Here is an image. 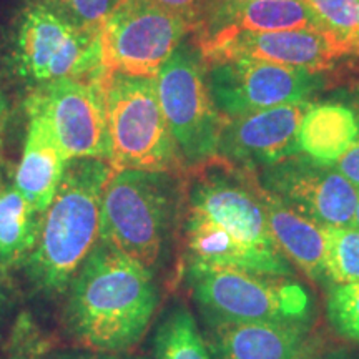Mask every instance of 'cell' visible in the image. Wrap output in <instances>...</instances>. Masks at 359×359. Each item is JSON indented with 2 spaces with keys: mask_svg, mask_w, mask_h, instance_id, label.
Returning <instances> with one entry per match:
<instances>
[{
  "mask_svg": "<svg viewBox=\"0 0 359 359\" xmlns=\"http://www.w3.org/2000/svg\"><path fill=\"white\" fill-rule=\"evenodd\" d=\"M320 19L323 29L356 52L359 0H304Z\"/></svg>",
  "mask_w": 359,
  "mask_h": 359,
  "instance_id": "24",
  "label": "cell"
},
{
  "mask_svg": "<svg viewBox=\"0 0 359 359\" xmlns=\"http://www.w3.org/2000/svg\"><path fill=\"white\" fill-rule=\"evenodd\" d=\"M72 24L102 32L103 24L122 0H39Z\"/></svg>",
  "mask_w": 359,
  "mask_h": 359,
  "instance_id": "26",
  "label": "cell"
},
{
  "mask_svg": "<svg viewBox=\"0 0 359 359\" xmlns=\"http://www.w3.org/2000/svg\"><path fill=\"white\" fill-rule=\"evenodd\" d=\"M268 228L278 250L309 280L326 281V226L296 212L263 187Z\"/></svg>",
  "mask_w": 359,
  "mask_h": 359,
  "instance_id": "19",
  "label": "cell"
},
{
  "mask_svg": "<svg viewBox=\"0 0 359 359\" xmlns=\"http://www.w3.org/2000/svg\"><path fill=\"white\" fill-rule=\"evenodd\" d=\"M206 82L224 118H235L286 103L308 102L321 87L320 72L269 64L253 58L205 64Z\"/></svg>",
  "mask_w": 359,
  "mask_h": 359,
  "instance_id": "10",
  "label": "cell"
},
{
  "mask_svg": "<svg viewBox=\"0 0 359 359\" xmlns=\"http://www.w3.org/2000/svg\"><path fill=\"white\" fill-rule=\"evenodd\" d=\"M334 167L359 190V137L358 140L349 147L346 154L336 161Z\"/></svg>",
  "mask_w": 359,
  "mask_h": 359,
  "instance_id": "28",
  "label": "cell"
},
{
  "mask_svg": "<svg viewBox=\"0 0 359 359\" xmlns=\"http://www.w3.org/2000/svg\"><path fill=\"white\" fill-rule=\"evenodd\" d=\"M12 58L19 77L35 88L60 80L105 82L109 77L102 32L72 24L39 0L17 20Z\"/></svg>",
  "mask_w": 359,
  "mask_h": 359,
  "instance_id": "6",
  "label": "cell"
},
{
  "mask_svg": "<svg viewBox=\"0 0 359 359\" xmlns=\"http://www.w3.org/2000/svg\"><path fill=\"white\" fill-rule=\"evenodd\" d=\"M25 110L29 116L27 135L13 187L39 212L45 213L60 187L70 160L62 150L50 118L35 92L27 98Z\"/></svg>",
  "mask_w": 359,
  "mask_h": 359,
  "instance_id": "17",
  "label": "cell"
},
{
  "mask_svg": "<svg viewBox=\"0 0 359 359\" xmlns=\"http://www.w3.org/2000/svg\"><path fill=\"white\" fill-rule=\"evenodd\" d=\"M320 359H359V353L346 348L327 349V351L323 353V356Z\"/></svg>",
  "mask_w": 359,
  "mask_h": 359,
  "instance_id": "31",
  "label": "cell"
},
{
  "mask_svg": "<svg viewBox=\"0 0 359 359\" xmlns=\"http://www.w3.org/2000/svg\"><path fill=\"white\" fill-rule=\"evenodd\" d=\"M57 359H148V358L135 356V354H130V353L88 351V353H65V354H60Z\"/></svg>",
  "mask_w": 359,
  "mask_h": 359,
  "instance_id": "29",
  "label": "cell"
},
{
  "mask_svg": "<svg viewBox=\"0 0 359 359\" xmlns=\"http://www.w3.org/2000/svg\"><path fill=\"white\" fill-rule=\"evenodd\" d=\"M188 170L191 177L183 191V212L218 224L243 243L278 250L268 228L263 185L255 170L222 156Z\"/></svg>",
  "mask_w": 359,
  "mask_h": 359,
  "instance_id": "8",
  "label": "cell"
},
{
  "mask_svg": "<svg viewBox=\"0 0 359 359\" xmlns=\"http://www.w3.org/2000/svg\"><path fill=\"white\" fill-rule=\"evenodd\" d=\"M302 29L325 30L316 13L304 0H219L195 29V45L198 50H203L243 32Z\"/></svg>",
  "mask_w": 359,
  "mask_h": 359,
  "instance_id": "16",
  "label": "cell"
},
{
  "mask_svg": "<svg viewBox=\"0 0 359 359\" xmlns=\"http://www.w3.org/2000/svg\"><path fill=\"white\" fill-rule=\"evenodd\" d=\"M105 100L111 168L187 172L161 110L155 75L110 72L105 80Z\"/></svg>",
  "mask_w": 359,
  "mask_h": 359,
  "instance_id": "5",
  "label": "cell"
},
{
  "mask_svg": "<svg viewBox=\"0 0 359 359\" xmlns=\"http://www.w3.org/2000/svg\"><path fill=\"white\" fill-rule=\"evenodd\" d=\"M114 172L109 161L70 160L52 203L45 210L37 245L27 259L30 280L60 293L100 240L102 201Z\"/></svg>",
  "mask_w": 359,
  "mask_h": 359,
  "instance_id": "2",
  "label": "cell"
},
{
  "mask_svg": "<svg viewBox=\"0 0 359 359\" xmlns=\"http://www.w3.org/2000/svg\"><path fill=\"white\" fill-rule=\"evenodd\" d=\"M205 64L253 58L269 64L323 72L351 53L334 35L325 30H276V32H243L200 50Z\"/></svg>",
  "mask_w": 359,
  "mask_h": 359,
  "instance_id": "14",
  "label": "cell"
},
{
  "mask_svg": "<svg viewBox=\"0 0 359 359\" xmlns=\"http://www.w3.org/2000/svg\"><path fill=\"white\" fill-rule=\"evenodd\" d=\"M69 160L95 158L110 163L105 82L60 80L35 88Z\"/></svg>",
  "mask_w": 359,
  "mask_h": 359,
  "instance_id": "12",
  "label": "cell"
},
{
  "mask_svg": "<svg viewBox=\"0 0 359 359\" xmlns=\"http://www.w3.org/2000/svg\"><path fill=\"white\" fill-rule=\"evenodd\" d=\"M185 280L208 326L309 321L311 298L290 278L263 276L190 258Z\"/></svg>",
  "mask_w": 359,
  "mask_h": 359,
  "instance_id": "4",
  "label": "cell"
},
{
  "mask_svg": "<svg viewBox=\"0 0 359 359\" xmlns=\"http://www.w3.org/2000/svg\"><path fill=\"white\" fill-rule=\"evenodd\" d=\"M326 281L333 286L359 281V230L356 226H326Z\"/></svg>",
  "mask_w": 359,
  "mask_h": 359,
  "instance_id": "23",
  "label": "cell"
},
{
  "mask_svg": "<svg viewBox=\"0 0 359 359\" xmlns=\"http://www.w3.org/2000/svg\"><path fill=\"white\" fill-rule=\"evenodd\" d=\"M257 173L268 191L304 217L323 226H354L359 190L334 165L296 154Z\"/></svg>",
  "mask_w": 359,
  "mask_h": 359,
  "instance_id": "11",
  "label": "cell"
},
{
  "mask_svg": "<svg viewBox=\"0 0 359 359\" xmlns=\"http://www.w3.org/2000/svg\"><path fill=\"white\" fill-rule=\"evenodd\" d=\"M183 191L180 175L114 170L103 191L100 241L155 273L183 219Z\"/></svg>",
  "mask_w": 359,
  "mask_h": 359,
  "instance_id": "3",
  "label": "cell"
},
{
  "mask_svg": "<svg viewBox=\"0 0 359 359\" xmlns=\"http://www.w3.org/2000/svg\"><path fill=\"white\" fill-rule=\"evenodd\" d=\"M203 336L212 359H320L326 351L309 321L208 326Z\"/></svg>",
  "mask_w": 359,
  "mask_h": 359,
  "instance_id": "15",
  "label": "cell"
},
{
  "mask_svg": "<svg viewBox=\"0 0 359 359\" xmlns=\"http://www.w3.org/2000/svg\"><path fill=\"white\" fill-rule=\"evenodd\" d=\"M183 233L190 258L218 266H230L263 276L291 278L290 259L278 250H266L236 240L208 219L183 212Z\"/></svg>",
  "mask_w": 359,
  "mask_h": 359,
  "instance_id": "18",
  "label": "cell"
},
{
  "mask_svg": "<svg viewBox=\"0 0 359 359\" xmlns=\"http://www.w3.org/2000/svg\"><path fill=\"white\" fill-rule=\"evenodd\" d=\"M156 6L183 17L193 27V32L206 19L219 0H150Z\"/></svg>",
  "mask_w": 359,
  "mask_h": 359,
  "instance_id": "27",
  "label": "cell"
},
{
  "mask_svg": "<svg viewBox=\"0 0 359 359\" xmlns=\"http://www.w3.org/2000/svg\"><path fill=\"white\" fill-rule=\"evenodd\" d=\"M154 359H212L190 309L177 306L165 314L156 327Z\"/></svg>",
  "mask_w": 359,
  "mask_h": 359,
  "instance_id": "22",
  "label": "cell"
},
{
  "mask_svg": "<svg viewBox=\"0 0 359 359\" xmlns=\"http://www.w3.org/2000/svg\"><path fill=\"white\" fill-rule=\"evenodd\" d=\"M42 217L15 187H0V266L29 259L37 245Z\"/></svg>",
  "mask_w": 359,
  "mask_h": 359,
  "instance_id": "21",
  "label": "cell"
},
{
  "mask_svg": "<svg viewBox=\"0 0 359 359\" xmlns=\"http://www.w3.org/2000/svg\"><path fill=\"white\" fill-rule=\"evenodd\" d=\"M326 316L341 338L359 343V281L330 290Z\"/></svg>",
  "mask_w": 359,
  "mask_h": 359,
  "instance_id": "25",
  "label": "cell"
},
{
  "mask_svg": "<svg viewBox=\"0 0 359 359\" xmlns=\"http://www.w3.org/2000/svg\"><path fill=\"white\" fill-rule=\"evenodd\" d=\"M354 226L359 230V200H358V206H356V215H354Z\"/></svg>",
  "mask_w": 359,
  "mask_h": 359,
  "instance_id": "32",
  "label": "cell"
},
{
  "mask_svg": "<svg viewBox=\"0 0 359 359\" xmlns=\"http://www.w3.org/2000/svg\"><path fill=\"white\" fill-rule=\"evenodd\" d=\"M165 118L187 167L218 156L226 118L215 105L205 62L195 43L182 42L155 75Z\"/></svg>",
  "mask_w": 359,
  "mask_h": 359,
  "instance_id": "7",
  "label": "cell"
},
{
  "mask_svg": "<svg viewBox=\"0 0 359 359\" xmlns=\"http://www.w3.org/2000/svg\"><path fill=\"white\" fill-rule=\"evenodd\" d=\"M354 47H356V52L359 53V27H358V35H356V45H354Z\"/></svg>",
  "mask_w": 359,
  "mask_h": 359,
  "instance_id": "33",
  "label": "cell"
},
{
  "mask_svg": "<svg viewBox=\"0 0 359 359\" xmlns=\"http://www.w3.org/2000/svg\"><path fill=\"white\" fill-rule=\"evenodd\" d=\"M193 27L150 0H122L102 29L107 72L156 75Z\"/></svg>",
  "mask_w": 359,
  "mask_h": 359,
  "instance_id": "9",
  "label": "cell"
},
{
  "mask_svg": "<svg viewBox=\"0 0 359 359\" xmlns=\"http://www.w3.org/2000/svg\"><path fill=\"white\" fill-rule=\"evenodd\" d=\"M7 115H8V103L4 90L0 88V161H2V148H4V135H6V125H7Z\"/></svg>",
  "mask_w": 359,
  "mask_h": 359,
  "instance_id": "30",
  "label": "cell"
},
{
  "mask_svg": "<svg viewBox=\"0 0 359 359\" xmlns=\"http://www.w3.org/2000/svg\"><path fill=\"white\" fill-rule=\"evenodd\" d=\"M359 122L351 109L339 103L309 105L298 128L299 154L321 165H336L358 140Z\"/></svg>",
  "mask_w": 359,
  "mask_h": 359,
  "instance_id": "20",
  "label": "cell"
},
{
  "mask_svg": "<svg viewBox=\"0 0 359 359\" xmlns=\"http://www.w3.org/2000/svg\"><path fill=\"white\" fill-rule=\"evenodd\" d=\"M235 2H248V0H235Z\"/></svg>",
  "mask_w": 359,
  "mask_h": 359,
  "instance_id": "34",
  "label": "cell"
},
{
  "mask_svg": "<svg viewBox=\"0 0 359 359\" xmlns=\"http://www.w3.org/2000/svg\"><path fill=\"white\" fill-rule=\"evenodd\" d=\"M158 306L154 273L98 240L69 285L65 321L90 351L128 353Z\"/></svg>",
  "mask_w": 359,
  "mask_h": 359,
  "instance_id": "1",
  "label": "cell"
},
{
  "mask_svg": "<svg viewBox=\"0 0 359 359\" xmlns=\"http://www.w3.org/2000/svg\"><path fill=\"white\" fill-rule=\"evenodd\" d=\"M309 102L286 103L226 118L218 156L248 170H262L299 154L298 128Z\"/></svg>",
  "mask_w": 359,
  "mask_h": 359,
  "instance_id": "13",
  "label": "cell"
}]
</instances>
